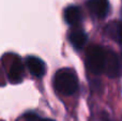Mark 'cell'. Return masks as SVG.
<instances>
[{
  "mask_svg": "<svg viewBox=\"0 0 122 121\" xmlns=\"http://www.w3.org/2000/svg\"><path fill=\"white\" fill-rule=\"evenodd\" d=\"M87 6L91 14L97 18H104L109 11L108 0H89Z\"/></svg>",
  "mask_w": 122,
  "mask_h": 121,
  "instance_id": "6",
  "label": "cell"
},
{
  "mask_svg": "<svg viewBox=\"0 0 122 121\" xmlns=\"http://www.w3.org/2000/svg\"><path fill=\"white\" fill-rule=\"evenodd\" d=\"M104 73L110 78L118 77L120 75V60L114 51H106Z\"/></svg>",
  "mask_w": 122,
  "mask_h": 121,
  "instance_id": "3",
  "label": "cell"
},
{
  "mask_svg": "<svg viewBox=\"0 0 122 121\" xmlns=\"http://www.w3.org/2000/svg\"><path fill=\"white\" fill-rule=\"evenodd\" d=\"M119 60H120V75L122 74V55L119 57Z\"/></svg>",
  "mask_w": 122,
  "mask_h": 121,
  "instance_id": "10",
  "label": "cell"
},
{
  "mask_svg": "<svg viewBox=\"0 0 122 121\" xmlns=\"http://www.w3.org/2000/svg\"><path fill=\"white\" fill-rule=\"evenodd\" d=\"M41 121H54V120H51V119H43V120H41Z\"/></svg>",
  "mask_w": 122,
  "mask_h": 121,
  "instance_id": "11",
  "label": "cell"
},
{
  "mask_svg": "<svg viewBox=\"0 0 122 121\" xmlns=\"http://www.w3.org/2000/svg\"><path fill=\"white\" fill-rule=\"evenodd\" d=\"M106 34L112 40L122 44V21H112L106 26Z\"/></svg>",
  "mask_w": 122,
  "mask_h": 121,
  "instance_id": "9",
  "label": "cell"
},
{
  "mask_svg": "<svg viewBox=\"0 0 122 121\" xmlns=\"http://www.w3.org/2000/svg\"><path fill=\"white\" fill-rule=\"evenodd\" d=\"M87 34L81 29H74L69 34L70 42L76 49H81L87 43Z\"/></svg>",
  "mask_w": 122,
  "mask_h": 121,
  "instance_id": "8",
  "label": "cell"
},
{
  "mask_svg": "<svg viewBox=\"0 0 122 121\" xmlns=\"http://www.w3.org/2000/svg\"><path fill=\"white\" fill-rule=\"evenodd\" d=\"M63 16H64V20L69 25L76 26L81 21V11L76 5H70L64 10Z\"/></svg>",
  "mask_w": 122,
  "mask_h": 121,
  "instance_id": "7",
  "label": "cell"
},
{
  "mask_svg": "<svg viewBox=\"0 0 122 121\" xmlns=\"http://www.w3.org/2000/svg\"><path fill=\"white\" fill-rule=\"evenodd\" d=\"M106 50L101 46L92 45L87 49L86 63L91 73L95 75L102 74L105 69Z\"/></svg>",
  "mask_w": 122,
  "mask_h": 121,
  "instance_id": "2",
  "label": "cell"
},
{
  "mask_svg": "<svg viewBox=\"0 0 122 121\" xmlns=\"http://www.w3.org/2000/svg\"><path fill=\"white\" fill-rule=\"evenodd\" d=\"M25 76V66L18 57L12 61L8 72V79L11 84H19Z\"/></svg>",
  "mask_w": 122,
  "mask_h": 121,
  "instance_id": "4",
  "label": "cell"
},
{
  "mask_svg": "<svg viewBox=\"0 0 122 121\" xmlns=\"http://www.w3.org/2000/svg\"><path fill=\"white\" fill-rule=\"evenodd\" d=\"M54 86L57 92L63 96H71L75 93L78 88L77 77L70 69H61L55 74Z\"/></svg>",
  "mask_w": 122,
  "mask_h": 121,
  "instance_id": "1",
  "label": "cell"
},
{
  "mask_svg": "<svg viewBox=\"0 0 122 121\" xmlns=\"http://www.w3.org/2000/svg\"><path fill=\"white\" fill-rule=\"evenodd\" d=\"M26 66L29 70L30 74L36 77L44 76L46 72V66L44 61L36 56H29L26 58Z\"/></svg>",
  "mask_w": 122,
  "mask_h": 121,
  "instance_id": "5",
  "label": "cell"
}]
</instances>
